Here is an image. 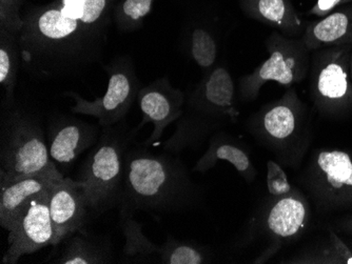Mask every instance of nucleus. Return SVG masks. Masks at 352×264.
<instances>
[{"mask_svg":"<svg viewBox=\"0 0 352 264\" xmlns=\"http://www.w3.org/2000/svg\"><path fill=\"white\" fill-rule=\"evenodd\" d=\"M116 0H52L21 12V66L38 82L82 75L102 60Z\"/></svg>","mask_w":352,"mask_h":264,"instance_id":"1","label":"nucleus"},{"mask_svg":"<svg viewBox=\"0 0 352 264\" xmlns=\"http://www.w3.org/2000/svg\"><path fill=\"white\" fill-rule=\"evenodd\" d=\"M203 198V190L175 154L154 153L144 143L126 154L120 212L176 214L197 208Z\"/></svg>","mask_w":352,"mask_h":264,"instance_id":"2","label":"nucleus"},{"mask_svg":"<svg viewBox=\"0 0 352 264\" xmlns=\"http://www.w3.org/2000/svg\"><path fill=\"white\" fill-rule=\"evenodd\" d=\"M239 110L234 80L225 64H217L186 94L184 113L163 151L177 154L197 149L217 132L236 123Z\"/></svg>","mask_w":352,"mask_h":264,"instance_id":"3","label":"nucleus"},{"mask_svg":"<svg viewBox=\"0 0 352 264\" xmlns=\"http://www.w3.org/2000/svg\"><path fill=\"white\" fill-rule=\"evenodd\" d=\"M246 129L276 163L300 169L311 143V124L307 106L294 86L253 113L247 120Z\"/></svg>","mask_w":352,"mask_h":264,"instance_id":"4","label":"nucleus"},{"mask_svg":"<svg viewBox=\"0 0 352 264\" xmlns=\"http://www.w3.org/2000/svg\"><path fill=\"white\" fill-rule=\"evenodd\" d=\"M140 131L126 120L102 128L98 143L87 155L76 180L84 188L91 216H100L120 206L126 154Z\"/></svg>","mask_w":352,"mask_h":264,"instance_id":"5","label":"nucleus"},{"mask_svg":"<svg viewBox=\"0 0 352 264\" xmlns=\"http://www.w3.org/2000/svg\"><path fill=\"white\" fill-rule=\"evenodd\" d=\"M311 206L307 195L296 187L282 196L269 195L251 217L235 246L245 248L260 242L264 246L253 263H266L285 246L305 235L312 222Z\"/></svg>","mask_w":352,"mask_h":264,"instance_id":"6","label":"nucleus"},{"mask_svg":"<svg viewBox=\"0 0 352 264\" xmlns=\"http://www.w3.org/2000/svg\"><path fill=\"white\" fill-rule=\"evenodd\" d=\"M0 184L52 165L47 135L37 113L14 100L1 104Z\"/></svg>","mask_w":352,"mask_h":264,"instance_id":"7","label":"nucleus"},{"mask_svg":"<svg viewBox=\"0 0 352 264\" xmlns=\"http://www.w3.org/2000/svg\"><path fill=\"white\" fill-rule=\"evenodd\" d=\"M298 181L320 214L352 212V156L348 152L316 149Z\"/></svg>","mask_w":352,"mask_h":264,"instance_id":"8","label":"nucleus"},{"mask_svg":"<svg viewBox=\"0 0 352 264\" xmlns=\"http://www.w3.org/2000/svg\"><path fill=\"white\" fill-rule=\"evenodd\" d=\"M310 96L316 111L326 117H345L352 112V45L312 51Z\"/></svg>","mask_w":352,"mask_h":264,"instance_id":"9","label":"nucleus"},{"mask_svg":"<svg viewBox=\"0 0 352 264\" xmlns=\"http://www.w3.org/2000/svg\"><path fill=\"white\" fill-rule=\"evenodd\" d=\"M265 47L268 58L250 74L239 80V101H254L267 82H274L292 88L305 80L309 74L311 52L302 37L292 38L276 31L267 37Z\"/></svg>","mask_w":352,"mask_h":264,"instance_id":"10","label":"nucleus"},{"mask_svg":"<svg viewBox=\"0 0 352 264\" xmlns=\"http://www.w3.org/2000/svg\"><path fill=\"white\" fill-rule=\"evenodd\" d=\"M104 70L109 76L108 88L100 97L90 101L73 91L63 93L74 101L71 106L73 114L96 118L102 129L126 120L142 88L135 64L129 55L116 57Z\"/></svg>","mask_w":352,"mask_h":264,"instance_id":"11","label":"nucleus"},{"mask_svg":"<svg viewBox=\"0 0 352 264\" xmlns=\"http://www.w3.org/2000/svg\"><path fill=\"white\" fill-rule=\"evenodd\" d=\"M51 188L29 201L14 228L8 232L9 246L3 255V264H16L23 256L52 245L53 226L49 208Z\"/></svg>","mask_w":352,"mask_h":264,"instance_id":"12","label":"nucleus"},{"mask_svg":"<svg viewBox=\"0 0 352 264\" xmlns=\"http://www.w3.org/2000/svg\"><path fill=\"white\" fill-rule=\"evenodd\" d=\"M186 93L174 88L169 77L163 76L140 88L138 102L142 120L138 124L142 129L145 124L152 122L153 131L144 141V145L150 147L163 137L166 128L177 121L184 113Z\"/></svg>","mask_w":352,"mask_h":264,"instance_id":"13","label":"nucleus"},{"mask_svg":"<svg viewBox=\"0 0 352 264\" xmlns=\"http://www.w3.org/2000/svg\"><path fill=\"white\" fill-rule=\"evenodd\" d=\"M100 124H93L70 115L56 114L47 128V143L53 163L68 167L88 149L102 134Z\"/></svg>","mask_w":352,"mask_h":264,"instance_id":"14","label":"nucleus"},{"mask_svg":"<svg viewBox=\"0 0 352 264\" xmlns=\"http://www.w3.org/2000/svg\"><path fill=\"white\" fill-rule=\"evenodd\" d=\"M53 226L52 245L85 228L91 218L84 188L76 179L63 177L53 184L49 198Z\"/></svg>","mask_w":352,"mask_h":264,"instance_id":"15","label":"nucleus"},{"mask_svg":"<svg viewBox=\"0 0 352 264\" xmlns=\"http://www.w3.org/2000/svg\"><path fill=\"white\" fill-rule=\"evenodd\" d=\"M53 163L43 171L19 177L7 184H0V226L12 230L29 201L63 178Z\"/></svg>","mask_w":352,"mask_h":264,"instance_id":"16","label":"nucleus"},{"mask_svg":"<svg viewBox=\"0 0 352 264\" xmlns=\"http://www.w3.org/2000/svg\"><path fill=\"white\" fill-rule=\"evenodd\" d=\"M223 43V32L217 21L205 16L189 19L182 34L184 53L203 74L217 64Z\"/></svg>","mask_w":352,"mask_h":264,"instance_id":"17","label":"nucleus"},{"mask_svg":"<svg viewBox=\"0 0 352 264\" xmlns=\"http://www.w3.org/2000/svg\"><path fill=\"white\" fill-rule=\"evenodd\" d=\"M227 161L234 167L247 183H252L258 176V169L253 165L246 145L236 141L232 135L221 131L217 132L209 139V145L203 156L195 163L192 173H207L219 161Z\"/></svg>","mask_w":352,"mask_h":264,"instance_id":"18","label":"nucleus"},{"mask_svg":"<svg viewBox=\"0 0 352 264\" xmlns=\"http://www.w3.org/2000/svg\"><path fill=\"white\" fill-rule=\"evenodd\" d=\"M243 13L249 19L278 29L292 38H300L306 25L298 16L292 0H239Z\"/></svg>","mask_w":352,"mask_h":264,"instance_id":"19","label":"nucleus"},{"mask_svg":"<svg viewBox=\"0 0 352 264\" xmlns=\"http://www.w3.org/2000/svg\"><path fill=\"white\" fill-rule=\"evenodd\" d=\"M57 246H60L58 256L51 259V263L107 264L114 261L110 238L95 235L87 232L85 228L63 240Z\"/></svg>","mask_w":352,"mask_h":264,"instance_id":"20","label":"nucleus"},{"mask_svg":"<svg viewBox=\"0 0 352 264\" xmlns=\"http://www.w3.org/2000/svg\"><path fill=\"white\" fill-rule=\"evenodd\" d=\"M302 40L310 52L333 45H352V3L307 23Z\"/></svg>","mask_w":352,"mask_h":264,"instance_id":"21","label":"nucleus"},{"mask_svg":"<svg viewBox=\"0 0 352 264\" xmlns=\"http://www.w3.org/2000/svg\"><path fill=\"white\" fill-rule=\"evenodd\" d=\"M290 264H352V246L348 245L337 232L329 230L328 236L309 244L296 255L283 260Z\"/></svg>","mask_w":352,"mask_h":264,"instance_id":"22","label":"nucleus"},{"mask_svg":"<svg viewBox=\"0 0 352 264\" xmlns=\"http://www.w3.org/2000/svg\"><path fill=\"white\" fill-rule=\"evenodd\" d=\"M21 64L19 33L0 27V86L3 90V104H12L15 100Z\"/></svg>","mask_w":352,"mask_h":264,"instance_id":"23","label":"nucleus"},{"mask_svg":"<svg viewBox=\"0 0 352 264\" xmlns=\"http://www.w3.org/2000/svg\"><path fill=\"white\" fill-rule=\"evenodd\" d=\"M156 256L164 264H206L212 263L214 260L210 248L195 242L181 241L172 236L160 245Z\"/></svg>","mask_w":352,"mask_h":264,"instance_id":"24","label":"nucleus"},{"mask_svg":"<svg viewBox=\"0 0 352 264\" xmlns=\"http://www.w3.org/2000/svg\"><path fill=\"white\" fill-rule=\"evenodd\" d=\"M120 228L124 237V256L128 258L157 255L160 245L148 239L142 232V224L132 213L120 212Z\"/></svg>","mask_w":352,"mask_h":264,"instance_id":"25","label":"nucleus"},{"mask_svg":"<svg viewBox=\"0 0 352 264\" xmlns=\"http://www.w3.org/2000/svg\"><path fill=\"white\" fill-rule=\"evenodd\" d=\"M155 0H116L113 21L120 32L132 33L144 27Z\"/></svg>","mask_w":352,"mask_h":264,"instance_id":"26","label":"nucleus"},{"mask_svg":"<svg viewBox=\"0 0 352 264\" xmlns=\"http://www.w3.org/2000/svg\"><path fill=\"white\" fill-rule=\"evenodd\" d=\"M28 0H0V27L14 33L23 27L21 10Z\"/></svg>","mask_w":352,"mask_h":264,"instance_id":"27","label":"nucleus"},{"mask_svg":"<svg viewBox=\"0 0 352 264\" xmlns=\"http://www.w3.org/2000/svg\"><path fill=\"white\" fill-rule=\"evenodd\" d=\"M266 182L269 195L272 196L288 194L294 188L288 180L284 167L276 160H269L267 163Z\"/></svg>","mask_w":352,"mask_h":264,"instance_id":"28","label":"nucleus"},{"mask_svg":"<svg viewBox=\"0 0 352 264\" xmlns=\"http://www.w3.org/2000/svg\"><path fill=\"white\" fill-rule=\"evenodd\" d=\"M350 3L352 0H316V5L309 10V15L322 19L337 8Z\"/></svg>","mask_w":352,"mask_h":264,"instance_id":"29","label":"nucleus"},{"mask_svg":"<svg viewBox=\"0 0 352 264\" xmlns=\"http://www.w3.org/2000/svg\"><path fill=\"white\" fill-rule=\"evenodd\" d=\"M336 230L342 232L344 235L352 238V213L340 217L336 220Z\"/></svg>","mask_w":352,"mask_h":264,"instance_id":"30","label":"nucleus"}]
</instances>
